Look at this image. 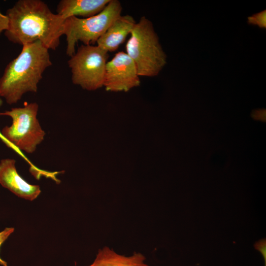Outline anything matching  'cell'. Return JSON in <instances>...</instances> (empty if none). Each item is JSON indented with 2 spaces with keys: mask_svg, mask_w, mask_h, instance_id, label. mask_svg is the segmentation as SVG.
Masks as SVG:
<instances>
[{
  "mask_svg": "<svg viewBox=\"0 0 266 266\" xmlns=\"http://www.w3.org/2000/svg\"><path fill=\"white\" fill-rule=\"evenodd\" d=\"M8 40L22 46L40 41L49 50H56L63 35L65 18L54 14L40 0H19L5 14Z\"/></svg>",
  "mask_w": 266,
  "mask_h": 266,
  "instance_id": "obj_1",
  "label": "cell"
},
{
  "mask_svg": "<svg viewBox=\"0 0 266 266\" xmlns=\"http://www.w3.org/2000/svg\"><path fill=\"white\" fill-rule=\"evenodd\" d=\"M51 65L49 49L40 41L23 45L0 78V97L12 104L26 93H36L43 72Z\"/></svg>",
  "mask_w": 266,
  "mask_h": 266,
  "instance_id": "obj_2",
  "label": "cell"
},
{
  "mask_svg": "<svg viewBox=\"0 0 266 266\" xmlns=\"http://www.w3.org/2000/svg\"><path fill=\"white\" fill-rule=\"evenodd\" d=\"M130 35L126 53L134 62L139 76L158 75L166 64V56L152 22L145 16L140 17Z\"/></svg>",
  "mask_w": 266,
  "mask_h": 266,
  "instance_id": "obj_3",
  "label": "cell"
},
{
  "mask_svg": "<svg viewBox=\"0 0 266 266\" xmlns=\"http://www.w3.org/2000/svg\"><path fill=\"white\" fill-rule=\"evenodd\" d=\"M122 6L120 1L110 0L99 13L89 18L70 17L63 24V35L66 36V54L71 57L75 53L79 41L84 45H93L104 33L112 22L121 15Z\"/></svg>",
  "mask_w": 266,
  "mask_h": 266,
  "instance_id": "obj_4",
  "label": "cell"
},
{
  "mask_svg": "<svg viewBox=\"0 0 266 266\" xmlns=\"http://www.w3.org/2000/svg\"><path fill=\"white\" fill-rule=\"evenodd\" d=\"M38 105L26 103L23 107L12 108L0 113V115L10 117L12 123L4 127L1 135L7 144L27 153H33L44 139L45 132L36 118Z\"/></svg>",
  "mask_w": 266,
  "mask_h": 266,
  "instance_id": "obj_5",
  "label": "cell"
},
{
  "mask_svg": "<svg viewBox=\"0 0 266 266\" xmlns=\"http://www.w3.org/2000/svg\"><path fill=\"white\" fill-rule=\"evenodd\" d=\"M108 53L98 45H81L68 61L74 84L88 91L103 86Z\"/></svg>",
  "mask_w": 266,
  "mask_h": 266,
  "instance_id": "obj_6",
  "label": "cell"
},
{
  "mask_svg": "<svg viewBox=\"0 0 266 266\" xmlns=\"http://www.w3.org/2000/svg\"><path fill=\"white\" fill-rule=\"evenodd\" d=\"M139 77L133 60L120 51L106 63L103 86L107 91L127 92L139 85Z\"/></svg>",
  "mask_w": 266,
  "mask_h": 266,
  "instance_id": "obj_7",
  "label": "cell"
},
{
  "mask_svg": "<svg viewBox=\"0 0 266 266\" xmlns=\"http://www.w3.org/2000/svg\"><path fill=\"white\" fill-rule=\"evenodd\" d=\"M15 163L12 159L0 160V184L17 197L33 201L40 194V187L25 180L18 173Z\"/></svg>",
  "mask_w": 266,
  "mask_h": 266,
  "instance_id": "obj_8",
  "label": "cell"
},
{
  "mask_svg": "<svg viewBox=\"0 0 266 266\" xmlns=\"http://www.w3.org/2000/svg\"><path fill=\"white\" fill-rule=\"evenodd\" d=\"M136 23L131 15H120L98 39L97 45L107 53L116 51L131 33Z\"/></svg>",
  "mask_w": 266,
  "mask_h": 266,
  "instance_id": "obj_9",
  "label": "cell"
},
{
  "mask_svg": "<svg viewBox=\"0 0 266 266\" xmlns=\"http://www.w3.org/2000/svg\"><path fill=\"white\" fill-rule=\"evenodd\" d=\"M110 0H62L57 5V14L65 19L70 17L89 18L101 12Z\"/></svg>",
  "mask_w": 266,
  "mask_h": 266,
  "instance_id": "obj_10",
  "label": "cell"
},
{
  "mask_svg": "<svg viewBox=\"0 0 266 266\" xmlns=\"http://www.w3.org/2000/svg\"><path fill=\"white\" fill-rule=\"evenodd\" d=\"M145 259L140 253L126 256L105 246L99 250L93 263L87 266H149L145 263Z\"/></svg>",
  "mask_w": 266,
  "mask_h": 266,
  "instance_id": "obj_11",
  "label": "cell"
},
{
  "mask_svg": "<svg viewBox=\"0 0 266 266\" xmlns=\"http://www.w3.org/2000/svg\"><path fill=\"white\" fill-rule=\"evenodd\" d=\"M249 23L266 28V10L248 17Z\"/></svg>",
  "mask_w": 266,
  "mask_h": 266,
  "instance_id": "obj_12",
  "label": "cell"
},
{
  "mask_svg": "<svg viewBox=\"0 0 266 266\" xmlns=\"http://www.w3.org/2000/svg\"><path fill=\"white\" fill-rule=\"evenodd\" d=\"M14 228H5L2 231L0 232V248L3 243L14 232ZM0 265L2 266H8L7 263L0 258Z\"/></svg>",
  "mask_w": 266,
  "mask_h": 266,
  "instance_id": "obj_13",
  "label": "cell"
},
{
  "mask_svg": "<svg viewBox=\"0 0 266 266\" xmlns=\"http://www.w3.org/2000/svg\"><path fill=\"white\" fill-rule=\"evenodd\" d=\"M256 249L260 251L262 254L264 261L265 266H266V239H261L257 241L254 245Z\"/></svg>",
  "mask_w": 266,
  "mask_h": 266,
  "instance_id": "obj_14",
  "label": "cell"
},
{
  "mask_svg": "<svg viewBox=\"0 0 266 266\" xmlns=\"http://www.w3.org/2000/svg\"><path fill=\"white\" fill-rule=\"evenodd\" d=\"M8 19L6 15L2 14L0 11V35L2 32H5L8 28Z\"/></svg>",
  "mask_w": 266,
  "mask_h": 266,
  "instance_id": "obj_15",
  "label": "cell"
},
{
  "mask_svg": "<svg viewBox=\"0 0 266 266\" xmlns=\"http://www.w3.org/2000/svg\"><path fill=\"white\" fill-rule=\"evenodd\" d=\"M1 103H2V101H1V99H0V106L1 104Z\"/></svg>",
  "mask_w": 266,
  "mask_h": 266,
  "instance_id": "obj_16",
  "label": "cell"
}]
</instances>
